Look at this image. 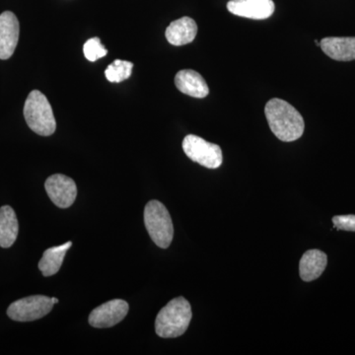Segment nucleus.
<instances>
[{
  "label": "nucleus",
  "instance_id": "obj_18",
  "mask_svg": "<svg viewBox=\"0 0 355 355\" xmlns=\"http://www.w3.org/2000/svg\"><path fill=\"white\" fill-rule=\"evenodd\" d=\"M84 55L89 62H96L99 58H104L108 53V50L103 46L99 38L89 39L83 46Z\"/></svg>",
  "mask_w": 355,
  "mask_h": 355
},
{
  "label": "nucleus",
  "instance_id": "obj_20",
  "mask_svg": "<svg viewBox=\"0 0 355 355\" xmlns=\"http://www.w3.org/2000/svg\"><path fill=\"white\" fill-rule=\"evenodd\" d=\"M51 301H53V304H57V303H58V298L53 297V298H51Z\"/></svg>",
  "mask_w": 355,
  "mask_h": 355
},
{
  "label": "nucleus",
  "instance_id": "obj_16",
  "mask_svg": "<svg viewBox=\"0 0 355 355\" xmlns=\"http://www.w3.org/2000/svg\"><path fill=\"white\" fill-rule=\"evenodd\" d=\"M71 246L72 243L67 242L60 246L46 249L44 252L38 265L39 270L43 273L44 277H51L58 272L64 260L65 254Z\"/></svg>",
  "mask_w": 355,
  "mask_h": 355
},
{
  "label": "nucleus",
  "instance_id": "obj_7",
  "mask_svg": "<svg viewBox=\"0 0 355 355\" xmlns=\"http://www.w3.org/2000/svg\"><path fill=\"white\" fill-rule=\"evenodd\" d=\"M128 310L127 301L114 299L95 308L89 315V324L97 329L112 328L125 319Z\"/></svg>",
  "mask_w": 355,
  "mask_h": 355
},
{
  "label": "nucleus",
  "instance_id": "obj_2",
  "mask_svg": "<svg viewBox=\"0 0 355 355\" xmlns=\"http://www.w3.org/2000/svg\"><path fill=\"white\" fill-rule=\"evenodd\" d=\"M191 307L186 298L177 297L160 310L156 317L155 331L163 338H178L184 335L190 326Z\"/></svg>",
  "mask_w": 355,
  "mask_h": 355
},
{
  "label": "nucleus",
  "instance_id": "obj_8",
  "mask_svg": "<svg viewBox=\"0 0 355 355\" xmlns=\"http://www.w3.org/2000/svg\"><path fill=\"white\" fill-rule=\"evenodd\" d=\"M44 189L51 202L60 209H69L76 202V182L65 175L55 174L49 177L44 183Z\"/></svg>",
  "mask_w": 355,
  "mask_h": 355
},
{
  "label": "nucleus",
  "instance_id": "obj_6",
  "mask_svg": "<svg viewBox=\"0 0 355 355\" xmlns=\"http://www.w3.org/2000/svg\"><path fill=\"white\" fill-rule=\"evenodd\" d=\"M51 298L44 295H33L19 299L9 306L7 315L16 322H32L41 319L53 307Z\"/></svg>",
  "mask_w": 355,
  "mask_h": 355
},
{
  "label": "nucleus",
  "instance_id": "obj_1",
  "mask_svg": "<svg viewBox=\"0 0 355 355\" xmlns=\"http://www.w3.org/2000/svg\"><path fill=\"white\" fill-rule=\"evenodd\" d=\"M265 114L273 135L282 141L291 142L302 137L304 120L289 103L273 98L266 103Z\"/></svg>",
  "mask_w": 355,
  "mask_h": 355
},
{
  "label": "nucleus",
  "instance_id": "obj_14",
  "mask_svg": "<svg viewBox=\"0 0 355 355\" xmlns=\"http://www.w3.org/2000/svg\"><path fill=\"white\" fill-rule=\"evenodd\" d=\"M328 257L320 250H309L303 254L299 263L300 277L306 282H313L321 277L326 270Z\"/></svg>",
  "mask_w": 355,
  "mask_h": 355
},
{
  "label": "nucleus",
  "instance_id": "obj_17",
  "mask_svg": "<svg viewBox=\"0 0 355 355\" xmlns=\"http://www.w3.org/2000/svg\"><path fill=\"white\" fill-rule=\"evenodd\" d=\"M133 64L127 60H116L107 67L105 76L110 83H120L132 76Z\"/></svg>",
  "mask_w": 355,
  "mask_h": 355
},
{
  "label": "nucleus",
  "instance_id": "obj_19",
  "mask_svg": "<svg viewBox=\"0 0 355 355\" xmlns=\"http://www.w3.org/2000/svg\"><path fill=\"white\" fill-rule=\"evenodd\" d=\"M333 223L335 228L338 230L350 231L355 232V216H338L333 218Z\"/></svg>",
  "mask_w": 355,
  "mask_h": 355
},
{
  "label": "nucleus",
  "instance_id": "obj_11",
  "mask_svg": "<svg viewBox=\"0 0 355 355\" xmlns=\"http://www.w3.org/2000/svg\"><path fill=\"white\" fill-rule=\"evenodd\" d=\"M320 48L338 62L355 60V37H329L322 40Z\"/></svg>",
  "mask_w": 355,
  "mask_h": 355
},
{
  "label": "nucleus",
  "instance_id": "obj_3",
  "mask_svg": "<svg viewBox=\"0 0 355 355\" xmlns=\"http://www.w3.org/2000/svg\"><path fill=\"white\" fill-rule=\"evenodd\" d=\"M24 116L28 127L37 135L49 137L55 132L57 123L49 100L39 90L30 93L25 102Z\"/></svg>",
  "mask_w": 355,
  "mask_h": 355
},
{
  "label": "nucleus",
  "instance_id": "obj_13",
  "mask_svg": "<svg viewBox=\"0 0 355 355\" xmlns=\"http://www.w3.org/2000/svg\"><path fill=\"white\" fill-rule=\"evenodd\" d=\"M198 34V25L190 17H182L173 21L166 29L165 36L167 41L173 46H184L190 44L196 39Z\"/></svg>",
  "mask_w": 355,
  "mask_h": 355
},
{
  "label": "nucleus",
  "instance_id": "obj_5",
  "mask_svg": "<svg viewBox=\"0 0 355 355\" xmlns=\"http://www.w3.org/2000/svg\"><path fill=\"white\" fill-rule=\"evenodd\" d=\"M183 149L191 161L209 169H217L223 162L220 146L198 135H187L184 139Z\"/></svg>",
  "mask_w": 355,
  "mask_h": 355
},
{
  "label": "nucleus",
  "instance_id": "obj_15",
  "mask_svg": "<svg viewBox=\"0 0 355 355\" xmlns=\"http://www.w3.org/2000/svg\"><path fill=\"white\" fill-rule=\"evenodd\" d=\"M19 223L12 207L4 205L0 209V247L12 246L17 239Z\"/></svg>",
  "mask_w": 355,
  "mask_h": 355
},
{
  "label": "nucleus",
  "instance_id": "obj_10",
  "mask_svg": "<svg viewBox=\"0 0 355 355\" xmlns=\"http://www.w3.org/2000/svg\"><path fill=\"white\" fill-rule=\"evenodd\" d=\"M19 21L15 14L6 11L0 15V60L12 57L19 40Z\"/></svg>",
  "mask_w": 355,
  "mask_h": 355
},
{
  "label": "nucleus",
  "instance_id": "obj_9",
  "mask_svg": "<svg viewBox=\"0 0 355 355\" xmlns=\"http://www.w3.org/2000/svg\"><path fill=\"white\" fill-rule=\"evenodd\" d=\"M229 12L248 19H268L275 12L272 0H230L227 3Z\"/></svg>",
  "mask_w": 355,
  "mask_h": 355
},
{
  "label": "nucleus",
  "instance_id": "obj_12",
  "mask_svg": "<svg viewBox=\"0 0 355 355\" xmlns=\"http://www.w3.org/2000/svg\"><path fill=\"white\" fill-rule=\"evenodd\" d=\"M175 84L180 92L193 98L207 97L209 93V86L198 72L191 69L181 70L175 77Z\"/></svg>",
  "mask_w": 355,
  "mask_h": 355
},
{
  "label": "nucleus",
  "instance_id": "obj_4",
  "mask_svg": "<svg viewBox=\"0 0 355 355\" xmlns=\"http://www.w3.org/2000/svg\"><path fill=\"white\" fill-rule=\"evenodd\" d=\"M144 224L153 241L162 249H167L174 237L171 216L162 202L150 200L144 209Z\"/></svg>",
  "mask_w": 355,
  "mask_h": 355
}]
</instances>
